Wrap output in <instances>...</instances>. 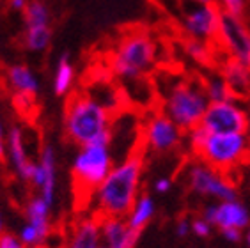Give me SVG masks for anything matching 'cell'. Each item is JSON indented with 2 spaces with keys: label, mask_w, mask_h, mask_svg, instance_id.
I'll list each match as a JSON object with an SVG mask.
<instances>
[{
  "label": "cell",
  "mask_w": 250,
  "mask_h": 248,
  "mask_svg": "<svg viewBox=\"0 0 250 248\" xmlns=\"http://www.w3.org/2000/svg\"><path fill=\"white\" fill-rule=\"evenodd\" d=\"M142 168H144V153L140 149L130 153L123 162L114 165L110 174L91 195V201L96 209L94 216L126 218L139 199Z\"/></svg>",
  "instance_id": "cell-1"
},
{
  "label": "cell",
  "mask_w": 250,
  "mask_h": 248,
  "mask_svg": "<svg viewBox=\"0 0 250 248\" xmlns=\"http://www.w3.org/2000/svg\"><path fill=\"white\" fill-rule=\"evenodd\" d=\"M64 131L66 137L78 147L92 144H112V114L110 108L92 96L77 92L64 108Z\"/></svg>",
  "instance_id": "cell-2"
},
{
  "label": "cell",
  "mask_w": 250,
  "mask_h": 248,
  "mask_svg": "<svg viewBox=\"0 0 250 248\" xmlns=\"http://www.w3.org/2000/svg\"><path fill=\"white\" fill-rule=\"evenodd\" d=\"M208 105L209 100L204 92L201 78H192V80L183 78L170 85L164 100L162 112L187 133L201 124Z\"/></svg>",
  "instance_id": "cell-3"
},
{
  "label": "cell",
  "mask_w": 250,
  "mask_h": 248,
  "mask_svg": "<svg viewBox=\"0 0 250 248\" xmlns=\"http://www.w3.org/2000/svg\"><path fill=\"white\" fill-rule=\"evenodd\" d=\"M156 62V44L144 32L128 34L110 53V71L121 80H140Z\"/></svg>",
  "instance_id": "cell-4"
},
{
  "label": "cell",
  "mask_w": 250,
  "mask_h": 248,
  "mask_svg": "<svg viewBox=\"0 0 250 248\" xmlns=\"http://www.w3.org/2000/svg\"><path fill=\"white\" fill-rule=\"evenodd\" d=\"M195 158L227 176V172L250 160V135H208Z\"/></svg>",
  "instance_id": "cell-5"
},
{
  "label": "cell",
  "mask_w": 250,
  "mask_h": 248,
  "mask_svg": "<svg viewBox=\"0 0 250 248\" xmlns=\"http://www.w3.org/2000/svg\"><path fill=\"white\" fill-rule=\"evenodd\" d=\"M114 167V158L110 153V145L92 144L80 147L73 162V183L77 191L91 199L98 186L103 183Z\"/></svg>",
  "instance_id": "cell-6"
},
{
  "label": "cell",
  "mask_w": 250,
  "mask_h": 248,
  "mask_svg": "<svg viewBox=\"0 0 250 248\" xmlns=\"http://www.w3.org/2000/svg\"><path fill=\"white\" fill-rule=\"evenodd\" d=\"M185 177L188 188L197 195L217 199L218 202L238 201L236 186L229 181V177L197 158L187 165Z\"/></svg>",
  "instance_id": "cell-7"
},
{
  "label": "cell",
  "mask_w": 250,
  "mask_h": 248,
  "mask_svg": "<svg viewBox=\"0 0 250 248\" xmlns=\"http://www.w3.org/2000/svg\"><path fill=\"white\" fill-rule=\"evenodd\" d=\"M199 126L209 135L249 133V112L236 100L209 103Z\"/></svg>",
  "instance_id": "cell-8"
},
{
  "label": "cell",
  "mask_w": 250,
  "mask_h": 248,
  "mask_svg": "<svg viewBox=\"0 0 250 248\" xmlns=\"http://www.w3.org/2000/svg\"><path fill=\"white\" fill-rule=\"evenodd\" d=\"M185 139V131L168 119L164 112H156L144 123L142 142L153 153L165 154L178 149Z\"/></svg>",
  "instance_id": "cell-9"
},
{
  "label": "cell",
  "mask_w": 250,
  "mask_h": 248,
  "mask_svg": "<svg viewBox=\"0 0 250 248\" xmlns=\"http://www.w3.org/2000/svg\"><path fill=\"white\" fill-rule=\"evenodd\" d=\"M220 5L215 4H192L183 13V30L188 38L199 39L211 44L218 41V30H220Z\"/></svg>",
  "instance_id": "cell-10"
},
{
  "label": "cell",
  "mask_w": 250,
  "mask_h": 248,
  "mask_svg": "<svg viewBox=\"0 0 250 248\" xmlns=\"http://www.w3.org/2000/svg\"><path fill=\"white\" fill-rule=\"evenodd\" d=\"M218 41L222 43L224 50H227L229 59L250 69V30L247 29L243 18L222 11Z\"/></svg>",
  "instance_id": "cell-11"
},
{
  "label": "cell",
  "mask_w": 250,
  "mask_h": 248,
  "mask_svg": "<svg viewBox=\"0 0 250 248\" xmlns=\"http://www.w3.org/2000/svg\"><path fill=\"white\" fill-rule=\"evenodd\" d=\"M208 224L217 229H238L245 230L250 225V213L240 201H227L218 204H209L202 209V216Z\"/></svg>",
  "instance_id": "cell-12"
},
{
  "label": "cell",
  "mask_w": 250,
  "mask_h": 248,
  "mask_svg": "<svg viewBox=\"0 0 250 248\" xmlns=\"http://www.w3.org/2000/svg\"><path fill=\"white\" fill-rule=\"evenodd\" d=\"M30 183L39 190V197L46 204L52 206L55 201V186H57V156H55V149L52 145L43 147Z\"/></svg>",
  "instance_id": "cell-13"
},
{
  "label": "cell",
  "mask_w": 250,
  "mask_h": 248,
  "mask_svg": "<svg viewBox=\"0 0 250 248\" xmlns=\"http://www.w3.org/2000/svg\"><path fill=\"white\" fill-rule=\"evenodd\" d=\"M101 243L105 248H135L140 234L131 230L126 224V218L105 216L100 218Z\"/></svg>",
  "instance_id": "cell-14"
},
{
  "label": "cell",
  "mask_w": 250,
  "mask_h": 248,
  "mask_svg": "<svg viewBox=\"0 0 250 248\" xmlns=\"http://www.w3.org/2000/svg\"><path fill=\"white\" fill-rule=\"evenodd\" d=\"M7 156H9V162L15 168L16 176L25 183L32 181L34 170H36V163H32L27 156V149H25L23 142V131L21 128L15 126L11 128L9 135H7Z\"/></svg>",
  "instance_id": "cell-15"
},
{
  "label": "cell",
  "mask_w": 250,
  "mask_h": 248,
  "mask_svg": "<svg viewBox=\"0 0 250 248\" xmlns=\"http://www.w3.org/2000/svg\"><path fill=\"white\" fill-rule=\"evenodd\" d=\"M100 218L98 216H85L73 225L69 241L66 248H101Z\"/></svg>",
  "instance_id": "cell-16"
},
{
  "label": "cell",
  "mask_w": 250,
  "mask_h": 248,
  "mask_svg": "<svg viewBox=\"0 0 250 248\" xmlns=\"http://www.w3.org/2000/svg\"><path fill=\"white\" fill-rule=\"evenodd\" d=\"M222 77L226 80L234 100H247L250 96V69L241 66L240 62L227 59L222 66Z\"/></svg>",
  "instance_id": "cell-17"
},
{
  "label": "cell",
  "mask_w": 250,
  "mask_h": 248,
  "mask_svg": "<svg viewBox=\"0 0 250 248\" xmlns=\"http://www.w3.org/2000/svg\"><path fill=\"white\" fill-rule=\"evenodd\" d=\"M50 207L52 206L41 199L39 195L32 197L25 207V218L27 224H30L34 229L38 230L44 239H48L52 232V224H50Z\"/></svg>",
  "instance_id": "cell-18"
},
{
  "label": "cell",
  "mask_w": 250,
  "mask_h": 248,
  "mask_svg": "<svg viewBox=\"0 0 250 248\" xmlns=\"http://www.w3.org/2000/svg\"><path fill=\"white\" fill-rule=\"evenodd\" d=\"M7 82L9 85L16 91L18 96H30V98H36L39 89L38 78L30 71L29 66H23V64H15L7 69Z\"/></svg>",
  "instance_id": "cell-19"
},
{
  "label": "cell",
  "mask_w": 250,
  "mask_h": 248,
  "mask_svg": "<svg viewBox=\"0 0 250 248\" xmlns=\"http://www.w3.org/2000/svg\"><path fill=\"white\" fill-rule=\"evenodd\" d=\"M154 213H156V206H154L153 199L149 195H146V193L139 195L137 202H135L128 216H126V224H128V227L131 230L140 234L151 224V220L154 218Z\"/></svg>",
  "instance_id": "cell-20"
},
{
  "label": "cell",
  "mask_w": 250,
  "mask_h": 248,
  "mask_svg": "<svg viewBox=\"0 0 250 248\" xmlns=\"http://www.w3.org/2000/svg\"><path fill=\"white\" fill-rule=\"evenodd\" d=\"M75 82V69L69 61V53H62L57 62V71L53 77V92L57 96H66L71 91Z\"/></svg>",
  "instance_id": "cell-21"
},
{
  "label": "cell",
  "mask_w": 250,
  "mask_h": 248,
  "mask_svg": "<svg viewBox=\"0 0 250 248\" xmlns=\"http://www.w3.org/2000/svg\"><path fill=\"white\" fill-rule=\"evenodd\" d=\"M202 85H204V92H206L209 103H218V101H229L234 100L227 87L226 80L222 77V73H209L206 77H202Z\"/></svg>",
  "instance_id": "cell-22"
},
{
  "label": "cell",
  "mask_w": 250,
  "mask_h": 248,
  "mask_svg": "<svg viewBox=\"0 0 250 248\" xmlns=\"http://www.w3.org/2000/svg\"><path fill=\"white\" fill-rule=\"evenodd\" d=\"M183 50L193 62H197L199 66L209 67L213 64L211 44L204 43V41H199V39L187 38L183 41Z\"/></svg>",
  "instance_id": "cell-23"
},
{
  "label": "cell",
  "mask_w": 250,
  "mask_h": 248,
  "mask_svg": "<svg viewBox=\"0 0 250 248\" xmlns=\"http://www.w3.org/2000/svg\"><path fill=\"white\" fill-rule=\"evenodd\" d=\"M52 43V29L50 25L43 27H30L25 30L23 36V46L30 52H43Z\"/></svg>",
  "instance_id": "cell-24"
},
{
  "label": "cell",
  "mask_w": 250,
  "mask_h": 248,
  "mask_svg": "<svg viewBox=\"0 0 250 248\" xmlns=\"http://www.w3.org/2000/svg\"><path fill=\"white\" fill-rule=\"evenodd\" d=\"M23 21L27 29L50 25V9L43 0H29L27 7L23 9Z\"/></svg>",
  "instance_id": "cell-25"
},
{
  "label": "cell",
  "mask_w": 250,
  "mask_h": 248,
  "mask_svg": "<svg viewBox=\"0 0 250 248\" xmlns=\"http://www.w3.org/2000/svg\"><path fill=\"white\" fill-rule=\"evenodd\" d=\"M222 11H226L229 15L238 16V18H243L245 15V0H220Z\"/></svg>",
  "instance_id": "cell-26"
},
{
  "label": "cell",
  "mask_w": 250,
  "mask_h": 248,
  "mask_svg": "<svg viewBox=\"0 0 250 248\" xmlns=\"http://www.w3.org/2000/svg\"><path fill=\"white\" fill-rule=\"evenodd\" d=\"M192 234H195L197 238H208L211 234V224H208L201 216L192 220Z\"/></svg>",
  "instance_id": "cell-27"
},
{
  "label": "cell",
  "mask_w": 250,
  "mask_h": 248,
  "mask_svg": "<svg viewBox=\"0 0 250 248\" xmlns=\"http://www.w3.org/2000/svg\"><path fill=\"white\" fill-rule=\"evenodd\" d=\"M0 248H27L16 234L2 232L0 234Z\"/></svg>",
  "instance_id": "cell-28"
},
{
  "label": "cell",
  "mask_w": 250,
  "mask_h": 248,
  "mask_svg": "<svg viewBox=\"0 0 250 248\" xmlns=\"http://www.w3.org/2000/svg\"><path fill=\"white\" fill-rule=\"evenodd\" d=\"M190 232H192V222L187 218H179L178 224H176V234H178L179 238H185Z\"/></svg>",
  "instance_id": "cell-29"
},
{
  "label": "cell",
  "mask_w": 250,
  "mask_h": 248,
  "mask_svg": "<svg viewBox=\"0 0 250 248\" xmlns=\"http://www.w3.org/2000/svg\"><path fill=\"white\" fill-rule=\"evenodd\" d=\"M220 232L229 243H240L241 238H243V230H238V229H226V230H220Z\"/></svg>",
  "instance_id": "cell-30"
},
{
  "label": "cell",
  "mask_w": 250,
  "mask_h": 248,
  "mask_svg": "<svg viewBox=\"0 0 250 248\" xmlns=\"http://www.w3.org/2000/svg\"><path fill=\"white\" fill-rule=\"evenodd\" d=\"M170 188H172V181L167 179V177H160V179H156V183H154V190L158 191V193H167Z\"/></svg>",
  "instance_id": "cell-31"
},
{
  "label": "cell",
  "mask_w": 250,
  "mask_h": 248,
  "mask_svg": "<svg viewBox=\"0 0 250 248\" xmlns=\"http://www.w3.org/2000/svg\"><path fill=\"white\" fill-rule=\"evenodd\" d=\"M7 4H9L11 9L23 13V9L27 7V4H29V0H7Z\"/></svg>",
  "instance_id": "cell-32"
},
{
  "label": "cell",
  "mask_w": 250,
  "mask_h": 248,
  "mask_svg": "<svg viewBox=\"0 0 250 248\" xmlns=\"http://www.w3.org/2000/svg\"><path fill=\"white\" fill-rule=\"evenodd\" d=\"M5 154H7V145H5L4 129H2V123H0V162H4V160H5Z\"/></svg>",
  "instance_id": "cell-33"
},
{
  "label": "cell",
  "mask_w": 250,
  "mask_h": 248,
  "mask_svg": "<svg viewBox=\"0 0 250 248\" xmlns=\"http://www.w3.org/2000/svg\"><path fill=\"white\" fill-rule=\"evenodd\" d=\"M190 4H215V0H185Z\"/></svg>",
  "instance_id": "cell-34"
},
{
  "label": "cell",
  "mask_w": 250,
  "mask_h": 248,
  "mask_svg": "<svg viewBox=\"0 0 250 248\" xmlns=\"http://www.w3.org/2000/svg\"><path fill=\"white\" fill-rule=\"evenodd\" d=\"M245 241H247V245H249V248H250V229L247 230V234H245Z\"/></svg>",
  "instance_id": "cell-35"
},
{
  "label": "cell",
  "mask_w": 250,
  "mask_h": 248,
  "mask_svg": "<svg viewBox=\"0 0 250 248\" xmlns=\"http://www.w3.org/2000/svg\"><path fill=\"white\" fill-rule=\"evenodd\" d=\"M4 232V220H2V215H0V234Z\"/></svg>",
  "instance_id": "cell-36"
},
{
  "label": "cell",
  "mask_w": 250,
  "mask_h": 248,
  "mask_svg": "<svg viewBox=\"0 0 250 248\" xmlns=\"http://www.w3.org/2000/svg\"><path fill=\"white\" fill-rule=\"evenodd\" d=\"M247 112H249V135H250V108L247 110Z\"/></svg>",
  "instance_id": "cell-37"
},
{
  "label": "cell",
  "mask_w": 250,
  "mask_h": 248,
  "mask_svg": "<svg viewBox=\"0 0 250 248\" xmlns=\"http://www.w3.org/2000/svg\"><path fill=\"white\" fill-rule=\"evenodd\" d=\"M101 248H105V247H101Z\"/></svg>",
  "instance_id": "cell-38"
},
{
  "label": "cell",
  "mask_w": 250,
  "mask_h": 248,
  "mask_svg": "<svg viewBox=\"0 0 250 248\" xmlns=\"http://www.w3.org/2000/svg\"><path fill=\"white\" fill-rule=\"evenodd\" d=\"M41 248H43V247H41Z\"/></svg>",
  "instance_id": "cell-39"
}]
</instances>
